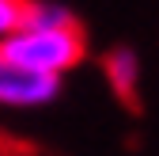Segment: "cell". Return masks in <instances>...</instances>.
<instances>
[{"label": "cell", "instance_id": "7a4b0ae2", "mask_svg": "<svg viewBox=\"0 0 159 156\" xmlns=\"http://www.w3.org/2000/svg\"><path fill=\"white\" fill-rule=\"evenodd\" d=\"M57 91H61V76L30 72L0 57V103L4 107H38V103H49Z\"/></svg>", "mask_w": 159, "mask_h": 156}, {"label": "cell", "instance_id": "5b68a950", "mask_svg": "<svg viewBox=\"0 0 159 156\" xmlns=\"http://www.w3.org/2000/svg\"><path fill=\"white\" fill-rule=\"evenodd\" d=\"M0 156H53V152L42 149L38 141H30V137H23V133L0 129Z\"/></svg>", "mask_w": 159, "mask_h": 156}, {"label": "cell", "instance_id": "6da1fadb", "mask_svg": "<svg viewBox=\"0 0 159 156\" xmlns=\"http://www.w3.org/2000/svg\"><path fill=\"white\" fill-rule=\"evenodd\" d=\"M0 57H8V61L23 65L30 72L61 76L87 57V27L72 12L46 4L34 23H27L23 31H15L8 38H0Z\"/></svg>", "mask_w": 159, "mask_h": 156}, {"label": "cell", "instance_id": "277c9868", "mask_svg": "<svg viewBox=\"0 0 159 156\" xmlns=\"http://www.w3.org/2000/svg\"><path fill=\"white\" fill-rule=\"evenodd\" d=\"M42 0H0V34H15L23 31L27 23H34L38 15H42Z\"/></svg>", "mask_w": 159, "mask_h": 156}, {"label": "cell", "instance_id": "3957f363", "mask_svg": "<svg viewBox=\"0 0 159 156\" xmlns=\"http://www.w3.org/2000/svg\"><path fill=\"white\" fill-rule=\"evenodd\" d=\"M102 69L106 84H110V95L121 103L129 114H144V99H140V57H136L129 46H114L102 53Z\"/></svg>", "mask_w": 159, "mask_h": 156}]
</instances>
